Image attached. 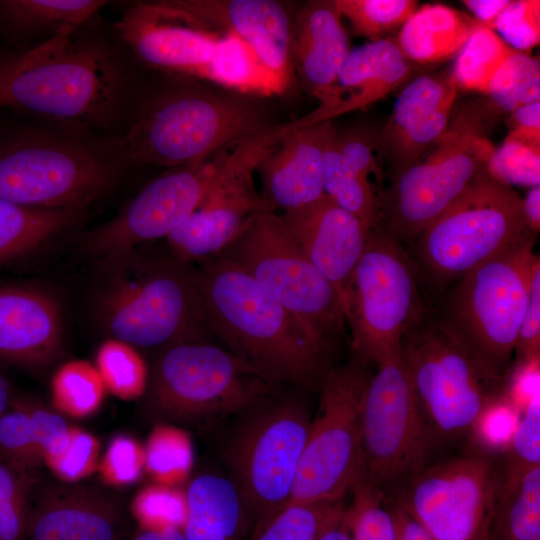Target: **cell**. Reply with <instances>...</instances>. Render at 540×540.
<instances>
[{"label": "cell", "mask_w": 540, "mask_h": 540, "mask_svg": "<svg viewBox=\"0 0 540 540\" xmlns=\"http://www.w3.org/2000/svg\"><path fill=\"white\" fill-rule=\"evenodd\" d=\"M60 30L43 44L9 60L4 105L82 126L104 127L127 94L121 61L108 45Z\"/></svg>", "instance_id": "cell-3"}, {"label": "cell", "mask_w": 540, "mask_h": 540, "mask_svg": "<svg viewBox=\"0 0 540 540\" xmlns=\"http://www.w3.org/2000/svg\"><path fill=\"white\" fill-rule=\"evenodd\" d=\"M520 411L506 395L495 400L482 413L471 435L477 439L481 448L489 451L508 447L519 421Z\"/></svg>", "instance_id": "cell-51"}, {"label": "cell", "mask_w": 540, "mask_h": 540, "mask_svg": "<svg viewBox=\"0 0 540 540\" xmlns=\"http://www.w3.org/2000/svg\"><path fill=\"white\" fill-rule=\"evenodd\" d=\"M535 236L465 274L437 317L493 374L505 380L539 256Z\"/></svg>", "instance_id": "cell-6"}, {"label": "cell", "mask_w": 540, "mask_h": 540, "mask_svg": "<svg viewBox=\"0 0 540 540\" xmlns=\"http://www.w3.org/2000/svg\"><path fill=\"white\" fill-rule=\"evenodd\" d=\"M106 4L95 0H4L0 16L26 32H52L80 27Z\"/></svg>", "instance_id": "cell-32"}, {"label": "cell", "mask_w": 540, "mask_h": 540, "mask_svg": "<svg viewBox=\"0 0 540 540\" xmlns=\"http://www.w3.org/2000/svg\"><path fill=\"white\" fill-rule=\"evenodd\" d=\"M95 367L114 396L127 401L145 394L149 368L132 345L109 337L97 349Z\"/></svg>", "instance_id": "cell-38"}, {"label": "cell", "mask_w": 540, "mask_h": 540, "mask_svg": "<svg viewBox=\"0 0 540 540\" xmlns=\"http://www.w3.org/2000/svg\"><path fill=\"white\" fill-rule=\"evenodd\" d=\"M386 504L394 522L395 540H434L395 500L386 501Z\"/></svg>", "instance_id": "cell-55"}, {"label": "cell", "mask_w": 540, "mask_h": 540, "mask_svg": "<svg viewBox=\"0 0 540 540\" xmlns=\"http://www.w3.org/2000/svg\"><path fill=\"white\" fill-rule=\"evenodd\" d=\"M63 346L58 300L29 285H0V361L27 369L53 362Z\"/></svg>", "instance_id": "cell-23"}, {"label": "cell", "mask_w": 540, "mask_h": 540, "mask_svg": "<svg viewBox=\"0 0 540 540\" xmlns=\"http://www.w3.org/2000/svg\"><path fill=\"white\" fill-rule=\"evenodd\" d=\"M119 171L116 155L99 144L38 132L0 148V199L83 212L113 187Z\"/></svg>", "instance_id": "cell-10"}, {"label": "cell", "mask_w": 540, "mask_h": 540, "mask_svg": "<svg viewBox=\"0 0 540 540\" xmlns=\"http://www.w3.org/2000/svg\"><path fill=\"white\" fill-rule=\"evenodd\" d=\"M480 23L443 4H425L401 27L396 37L404 56L416 67L456 58Z\"/></svg>", "instance_id": "cell-29"}, {"label": "cell", "mask_w": 540, "mask_h": 540, "mask_svg": "<svg viewBox=\"0 0 540 540\" xmlns=\"http://www.w3.org/2000/svg\"><path fill=\"white\" fill-rule=\"evenodd\" d=\"M334 141L343 164L362 179L375 187L373 179L380 181L381 157L379 132L355 129L346 132L334 130Z\"/></svg>", "instance_id": "cell-48"}, {"label": "cell", "mask_w": 540, "mask_h": 540, "mask_svg": "<svg viewBox=\"0 0 540 540\" xmlns=\"http://www.w3.org/2000/svg\"><path fill=\"white\" fill-rule=\"evenodd\" d=\"M514 51L494 30L480 24L451 69L457 88L487 94L493 76Z\"/></svg>", "instance_id": "cell-35"}, {"label": "cell", "mask_w": 540, "mask_h": 540, "mask_svg": "<svg viewBox=\"0 0 540 540\" xmlns=\"http://www.w3.org/2000/svg\"><path fill=\"white\" fill-rule=\"evenodd\" d=\"M511 0H464L463 4L483 26L492 29L495 21Z\"/></svg>", "instance_id": "cell-56"}, {"label": "cell", "mask_w": 540, "mask_h": 540, "mask_svg": "<svg viewBox=\"0 0 540 540\" xmlns=\"http://www.w3.org/2000/svg\"><path fill=\"white\" fill-rule=\"evenodd\" d=\"M0 457L28 471L42 461L29 411L24 402L12 401L0 416Z\"/></svg>", "instance_id": "cell-44"}, {"label": "cell", "mask_w": 540, "mask_h": 540, "mask_svg": "<svg viewBox=\"0 0 540 540\" xmlns=\"http://www.w3.org/2000/svg\"><path fill=\"white\" fill-rule=\"evenodd\" d=\"M335 0L305 3L292 21L291 61L303 89L322 102L350 53Z\"/></svg>", "instance_id": "cell-26"}, {"label": "cell", "mask_w": 540, "mask_h": 540, "mask_svg": "<svg viewBox=\"0 0 540 540\" xmlns=\"http://www.w3.org/2000/svg\"><path fill=\"white\" fill-rule=\"evenodd\" d=\"M485 540H540V466L500 471Z\"/></svg>", "instance_id": "cell-30"}, {"label": "cell", "mask_w": 540, "mask_h": 540, "mask_svg": "<svg viewBox=\"0 0 540 540\" xmlns=\"http://www.w3.org/2000/svg\"><path fill=\"white\" fill-rule=\"evenodd\" d=\"M502 113L489 99L455 106L434 150L393 178L379 195L376 226L402 244L421 233L488 168L495 150L489 135Z\"/></svg>", "instance_id": "cell-5"}, {"label": "cell", "mask_w": 540, "mask_h": 540, "mask_svg": "<svg viewBox=\"0 0 540 540\" xmlns=\"http://www.w3.org/2000/svg\"><path fill=\"white\" fill-rule=\"evenodd\" d=\"M161 12L204 31L235 35L255 54L282 92L291 84L292 20L273 0H164Z\"/></svg>", "instance_id": "cell-20"}, {"label": "cell", "mask_w": 540, "mask_h": 540, "mask_svg": "<svg viewBox=\"0 0 540 540\" xmlns=\"http://www.w3.org/2000/svg\"><path fill=\"white\" fill-rule=\"evenodd\" d=\"M131 512L141 531L182 530L187 514L185 491L156 483L145 486L133 498Z\"/></svg>", "instance_id": "cell-42"}, {"label": "cell", "mask_w": 540, "mask_h": 540, "mask_svg": "<svg viewBox=\"0 0 540 540\" xmlns=\"http://www.w3.org/2000/svg\"><path fill=\"white\" fill-rule=\"evenodd\" d=\"M275 387L223 346L200 340L160 350L145 394L158 417L205 424L241 414Z\"/></svg>", "instance_id": "cell-9"}, {"label": "cell", "mask_w": 540, "mask_h": 540, "mask_svg": "<svg viewBox=\"0 0 540 540\" xmlns=\"http://www.w3.org/2000/svg\"><path fill=\"white\" fill-rule=\"evenodd\" d=\"M366 365L355 359L325 377L287 504L340 500L359 480Z\"/></svg>", "instance_id": "cell-15"}, {"label": "cell", "mask_w": 540, "mask_h": 540, "mask_svg": "<svg viewBox=\"0 0 540 540\" xmlns=\"http://www.w3.org/2000/svg\"><path fill=\"white\" fill-rule=\"evenodd\" d=\"M488 171L501 182L512 186H539L540 145H534L506 137L495 148Z\"/></svg>", "instance_id": "cell-45"}, {"label": "cell", "mask_w": 540, "mask_h": 540, "mask_svg": "<svg viewBox=\"0 0 540 540\" xmlns=\"http://www.w3.org/2000/svg\"><path fill=\"white\" fill-rule=\"evenodd\" d=\"M500 482L488 453L426 465L394 499L434 540H485Z\"/></svg>", "instance_id": "cell-17"}, {"label": "cell", "mask_w": 540, "mask_h": 540, "mask_svg": "<svg viewBox=\"0 0 540 540\" xmlns=\"http://www.w3.org/2000/svg\"><path fill=\"white\" fill-rule=\"evenodd\" d=\"M243 413L223 459L256 524L287 504L312 417L301 398L274 392Z\"/></svg>", "instance_id": "cell-14"}, {"label": "cell", "mask_w": 540, "mask_h": 540, "mask_svg": "<svg viewBox=\"0 0 540 540\" xmlns=\"http://www.w3.org/2000/svg\"><path fill=\"white\" fill-rule=\"evenodd\" d=\"M116 30L134 54L155 69L206 80L244 95L282 93L240 38L204 31L150 2L125 11Z\"/></svg>", "instance_id": "cell-11"}, {"label": "cell", "mask_w": 540, "mask_h": 540, "mask_svg": "<svg viewBox=\"0 0 540 540\" xmlns=\"http://www.w3.org/2000/svg\"><path fill=\"white\" fill-rule=\"evenodd\" d=\"M335 3L354 33L370 42L401 29L419 8L414 0H335Z\"/></svg>", "instance_id": "cell-40"}, {"label": "cell", "mask_w": 540, "mask_h": 540, "mask_svg": "<svg viewBox=\"0 0 540 540\" xmlns=\"http://www.w3.org/2000/svg\"><path fill=\"white\" fill-rule=\"evenodd\" d=\"M250 95L178 83L149 97L121 140L139 164L182 167L256 137L270 125Z\"/></svg>", "instance_id": "cell-4"}, {"label": "cell", "mask_w": 540, "mask_h": 540, "mask_svg": "<svg viewBox=\"0 0 540 540\" xmlns=\"http://www.w3.org/2000/svg\"><path fill=\"white\" fill-rule=\"evenodd\" d=\"M487 95L501 113L540 101L539 60L514 51L493 76Z\"/></svg>", "instance_id": "cell-39"}, {"label": "cell", "mask_w": 540, "mask_h": 540, "mask_svg": "<svg viewBox=\"0 0 540 540\" xmlns=\"http://www.w3.org/2000/svg\"><path fill=\"white\" fill-rule=\"evenodd\" d=\"M12 401L10 384L4 374L0 371V416L9 409Z\"/></svg>", "instance_id": "cell-60"}, {"label": "cell", "mask_w": 540, "mask_h": 540, "mask_svg": "<svg viewBox=\"0 0 540 540\" xmlns=\"http://www.w3.org/2000/svg\"><path fill=\"white\" fill-rule=\"evenodd\" d=\"M195 268L212 338L275 385L320 389L329 343L226 260Z\"/></svg>", "instance_id": "cell-1"}, {"label": "cell", "mask_w": 540, "mask_h": 540, "mask_svg": "<svg viewBox=\"0 0 540 540\" xmlns=\"http://www.w3.org/2000/svg\"><path fill=\"white\" fill-rule=\"evenodd\" d=\"M97 469L106 485L133 484L145 471L144 447L133 437L117 435L109 442Z\"/></svg>", "instance_id": "cell-46"}, {"label": "cell", "mask_w": 540, "mask_h": 540, "mask_svg": "<svg viewBox=\"0 0 540 540\" xmlns=\"http://www.w3.org/2000/svg\"><path fill=\"white\" fill-rule=\"evenodd\" d=\"M144 450L145 471L156 484L178 487L189 477L194 454L185 430L158 424L150 432Z\"/></svg>", "instance_id": "cell-37"}, {"label": "cell", "mask_w": 540, "mask_h": 540, "mask_svg": "<svg viewBox=\"0 0 540 540\" xmlns=\"http://www.w3.org/2000/svg\"><path fill=\"white\" fill-rule=\"evenodd\" d=\"M458 88L451 70L422 74L402 89L379 131V146L394 177L413 166L445 132Z\"/></svg>", "instance_id": "cell-21"}, {"label": "cell", "mask_w": 540, "mask_h": 540, "mask_svg": "<svg viewBox=\"0 0 540 540\" xmlns=\"http://www.w3.org/2000/svg\"><path fill=\"white\" fill-rule=\"evenodd\" d=\"M186 540H243L253 518L241 491L230 477L203 473L185 490Z\"/></svg>", "instance_id": "cell-28"}, {"label": "cell", "mask_w": 540, "mask_h": 540, "mask_svg": "<svg viewBox=\"0 0 540 540\" xmlns=\"http://www.w3.org/2000/svg\"><path fill=\"white\" fill-rule=\"evenodd\" d=\"M319 540H351L343 515L322 534Z\"/></svg>", "instance_id": "cell-59"}, {"label": "cell", "mask_w": 540, "mask_h": 540, "mask_svg": "<svg viewBox=\"0 0 540 540\" xmlns=\"http://www.w3.org/2000/svg\"><path fill=\"white\" fill-rule=\"evenodd\" d=\"M522 207L527 226L536 236L540 230V186L530 188L522 199Z\"/></svg>", "instance_id": "cell-57"}, {"label": "cell", "mask_w": 540, "mask_h": 540, "mask_svg": "<svg viewBox=\"0 0 540 540\" xmlns=\"http://www.w3.org/2000/svg\"><path fill=\"white\" fill-rule=\"evenodd\" d=\"M97 263L92 307L110 338L162 350L212 337L195 266L140 247Z\"/></svg>", "instance_id": "cell-2"}, {"label": "cell", "mask_w": 540, "mask_h": 540, "mask_svg": "<svg viewBox=\"0 0 540 540\" xmlns=\"http://www.w3.org/2000/svg\"><path fill=\"white\" fill-rule=\"evenodd\" d=\"M344 508L343 499L288 503L256 523L250 540H319Z\"/></svg>", "instance_id": "cell-34"}, {"label": "cell", "mask_w": 540, "mask_h": 540, "mask_svg": "<svg viewBox=\"0 0 540 540\" xmlns=\"http://www.w3.org/2000/svg\"><path fill=\"white\" fill-rule=\"evenodd\" d=\"M27 471L0 457V540H25L31 513Z\"/></svg>", "instance_id": "cell-43"}, {"label": "cell", "mask_w": 540, "mask_h": 540, "mask_svg": "<svg viewBox=\"0 0 540 540\" xmlns=\"http://www.w3.org/2000/svg\"><path fill=\"white\" fill-rule=\"evenodd\" d=\"M133 540H186L179 528L164 531H141Z\"/></svg>", "instance_id": "cell-58"}, {"label": "cell", "mask_w": 540, "mask_h": 540, "mask_svg": "<svg viewBox=\"0 0 540 540\" xmlns=\"http://www.w3.org/2000/svg\"><path fill=\"white\" fill-rule=\"evenodd\" d=\"M217 256L249 275L330 345L343 331L346 320L338 292L309 261L276 211L253 213Z\"/></svg>", "instance_id": "cell-13"}, {"label": "cell", "mask_w": 540, "mask_h": 540, "mask_svg": "<svg viewBox=\"0 0 540 540\" xmlns=\"http://www.w3.org/2000/svg\"><path fill=\"white\" fill-rule=\"evenodd\" d=\"M284 135V129L276 125L233 148L225 174L198 208L167 236V252L174 259L194 266L217 256L253 213L270 209L255 187L253 173L262 155Z\"/></svg>", "instance_id": "cell-19"}, {"label": "cell", "mask_w": 540, "mask_h": 540, "mask_svg": "<svg viewBox=\"0 0 540 540\" xmlns=\"http://www.w3.org/2000/svg\"><path fill=\"white\" fill-rule=\"evenodd\" d=\"M25 404L31 417L42 461L47 463L64 451L69 442L71 427L61 416Z\"/></svg>", "instance_id": "cell-53"}, {"label": "cell", "mask_w": 540, "mask_h": 540, "mask_svg": "<svg viewBox=\"0 0 540 540\" xmlns=\"http://www.w3.org/2000/svg\"><path fill=\"white\" fill-rule=\"evenodd\" d=\"M226 150L152 180L114 218L87 235V253L98 262L145 243L166 239L225 174L233 156V149L229 153Z\"/></svg>", "instance_id": "cell-18"}, {"label": "cell", "mask_w": 540, "mask_h": 540, "mask_svg": "<svg viewBox=\"0 0 540 540\" xmlns=\"http://www.w3.org/2000/svg\"><path fill=\"white\" fill-rule=\"evenodd\" d=\"M279 215L309 261L334 286L343 305L370 230L325 194Z\"/></svg>", "instance_id": "cell-22"}, {"label": "cell", "mask_w": 540, "mask_h": 540, "mask_svg": "<svg viewBox=\"0 0 540 540\" xmlns=\"http://www.w3.org/2000/svg\"><path fill=\"white\" fill-rule=\"evenodd\" d=\"M400 354L435 438L471 434L486 408L505 395V380L489 371L435 314L425 311L414 323L401 341Z\"/></svg>", "instance_id": "cell-7"}, {"label": "cell", "mask_w": 540, "mask_h": 540, "mask_svg": "<svg viewBox=\"0 0 540 540\" xmlns=\"http://www.w3.org/2000/svg\"><path fill=\"white\" fill-rule=\"evenodd\" d=\"M343 308L355 359L378 364L397 353L426 311L419 269L403 244L374 226L349 280Z\"/></svg>", "instance_id": "cell-12"}, {"label": "cell", "mask_w": 540, "mask_h": 540, "mask_svg": "<svg viewBox=\"0 0 540 540\" xmlns=\"http://www.w3.org/2000/svg\"><path fill=\"white\" fill-rule=\"evenodd\" d=\"M106 391L95 365L85 360L62 364L51 380L53 405L74 418H86L95 414L104 401Z\"/></svg>", "instance_id": "cell-36"}, {"label": "cell", "mask_w": 540, "mask_h": 540, "mask_svg": "<svg viewBox=\"0 0 540 540\" xmlns=\"http://www.w3.org/2000/svg\"><path fill=\"white\" fill-rule=\"evenodd\" d=\"M100 443L91 433L71 427L64 451L46 465L61 480L76 482L98 468Z\"/></svg>", "instance_id": "cell-50"}, {"label": "cell", "mask_w": 540, "mask_h": 540, "mask_svg": "<svg viewBox=\"0 0 540 540\" xmlns=\"http://www.w3.org/2000/svg\"><path fill=\"white\" fill-rule=\"evenodd\" d=\"M331 124L323 152L324 194L355 215L369 230L377 223L379 195L376 187L350 171L342 162Z\"/></svg>", "instance_id": "cell-33"}, {"label": "cell", "mask_w": 540, "mask_h": 540, "mask_svg": "<svg viewBox=\"0 0 540 540\" xmlns=\"http://www.w3.org/2000/svg\"><path fill=\"white\" fill-rule=\"evenodd\" d=\"M417 68L404 56L395 37L369 42L350 51L328 96L296 121L299 125L332 121L367 108L410 81Z\"/></svg>", "instance_id": "cell-25"}, {"label": "cell", "mask_w": 540, "mask_h": 540, "mask_svg": "<svg viewBox=\"0 0 540 540\" xmlns=\"http://www.w3.org/2000/svg\"><path fill=\"white\" fill-rule=\"evenodd\" d=\"M361 406L359 480L383 491L428 465L433 435L415 397L400 350L376 364Z\"/></svg>", "instance_id": "cell-16"}, {"label": "cell", "mask_w": 540, "mask_h": 540, "mask_svg": "<svg viewBox=\"0 0 540 540\" xmlns=\"http://www.w3.org/2000/svg\"><path fill=\"white\" fill-rule=\"evenodd\" d=\"M540 351V264L533 272L528 301L514 354L517 364L539 359Z\"/></svg>", "instance_id": "cell-52"}, {"label": "cell", "mask_w": 540, "mask_h": 540, "mask_svg": "<svg viewBox=\"0 0 540 540\" xmlns=\"http://www.w3.org/2000/svg\"><path fill=\"white\" fill-rule=\"evenodd\" d=\"M508 138L540 145V101L517 107L510 112Z\"/></svg>", "instance_id": "cell-54"}, {"label": "cell", "mask_w": 540, "mask_h": 540, "mask_svg": "<svg viewBox=\"0 0 540 540\" xmlns=\"http://www.w3.org/2000/svg\"><path fill=\"white\" fill-rule=\"evenodd\" d=\"M353 499L344 508L343 521L351 540H395L394 522L385 491L358 480L350 490Z\"/></svg>", "instance_id": "cell-41"}, {"label": "cell", "mask_w": 540, "mask_h": 540, "mask_svg": "<svg viewBox=\"0 0 540 540\" xmlns=\"http://www.w3.org/2000/svg\"><path fill=\"white\" fill-rule=\"evenodd\" d=\"M493 30L512 49L527 53L540 42V1H510L494 23Z\"/></svg>", "instance_id": "cell-47"}, {"label": "cell", "mask_w": 540, "mask_h": 540, "mask_svg": "<svg viewBox=\"0 0 540 540\" xmlns=\"http://www.w3.org/2000/svg\"><path fill=\"white\" fill-rule=\"evenodd\" d=\"M294 127L258 161L261 196L274 211H290L324 195L323 152L331 120Z\"/></svg>", "instance_id": "cell-24"}, {"label": "cell", "mask_w": 540, "mask_h": 540, "mask_svg": "<svg viewBox=\"0 0 540 540\" xmlns=\"http://www.w3.org/2000/svg\"><path fill=\"white\" fill-rule=\"evenodd\" d=\"M120 507L106 496L70 489L46 496L31 513V540H118Z\"/></svg>", "instance_id": "cell-27"}, {"label": "cell", "mask_w": 540, "mask_h": 540, "mask_svg": "<svg viewBox=\"0 0 540 540\" xmlns=\"http://www.w3.org/2000/svg\"><path fill=\"white\" fill-rule=\"evenodd\" d=\"M532 236L522 198L487 168L414 244L418 264L428 279L437 288L447 289L479 265Z\"/></svg>", "instance_id": "cell-8"}, {"label": "cell", "mask_w": 540, "mask_h": 540, "mask_svg": "<svg viewBox=\"0 0 540 540\" xmlns=\"http://www.w3.org/2000/svg\"><path fill=\"white\" fill-rule=\"evenodd\" d=\"M80 213L30 208L0 199V266L37 250L71 227Z\"/></svg>", "instance_id": "cell-31"}, {"label": "cell", "mask_w": 540, "mask_h": 540, "mask_svg": "<svg viewBox=\"0 0 540 540\" xmlns=\"http://www.w3.org/2000/svg\"><path fill=\"white\" fill-rule=\"evenodd\" d=\"M9 60L0 63V108L4 106L3 89L8 70Z\"/></svg>", "instance_id": "cell-61"}, {"label": "cell", "mask_w": 540, "mask_h": 540, "mask_svg": "<svg viewBox=\"0 0 540 540\" xmlns=\"http://www.w3.org/2000/svg\"><path fill=\"white\" fill-rule=\"evenodd\" d=\"M503 470H525L540 466V392L521 412L511 441L506 448Z\"/></svg>", "instance_id": "cell-49"}]
</instances>
